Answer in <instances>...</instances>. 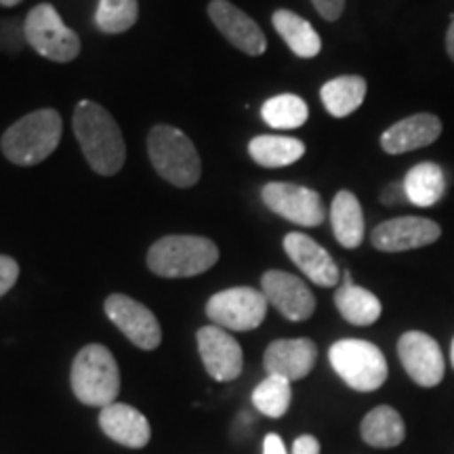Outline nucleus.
I'll return each mask as SVG.
<instances>
[{
	"label": "nucleus",
	"instance_id": "4",
	"mask_svg": "<svg viewBox=\"0 0 454 454\" xmlns=\"http://www.w3.org/2000/svg\"><path fill=\"white\" fill-rule=\"evenodd\" d=\"M147 154L156 173L175 187H192L200 181L202 162L198 150L181 129L156 124L147 135Z\"/></svg>",
	"mask_w": 454,
	"mask_h": 454
},
{
	"label": "nucleus",
	"instance_id": "29",
	"mask_svg": "<svg viewBox=\"0 0 454 454\" xmlns=\"http://www.w3.org/2000/svg\"><path fill=\"white\" fill-rule=\"evenodd\" d=\"M137 0H99L95 11V26L104 34H122L137 24Z\"/></svg>",
	"mask_w": 454,
	"mask_h": 454
},
{
	"label": "nucleus",
	"instance_id": "32",
	"mask_svg": "<svg viewBox=\"0 0 454 454\" xmlns=\"http://www.w3.org/2000/svg\"><path fill=\"white\" fill-rule=\"evenodd\" d=\"M379 200L385 207H397V204L406 202V192H404V184L402 181H394V184H389L385 190L381 192V196H379Z\"/></svg>",
	"mask_w": 454,
	"mask_h": 454
},
{
	"label": "nucleus",
	"instance_id": "15",
	"mask_svg": "<svg viewBox=\"0 0 454 454\" xmlns=\"http://www.w3.org/2000/svg\"><path fill=\"white\" fill-rule=\"evenodd\" d=\"M208 17L217 26V30L223 34L225 41L234 44L242 53L259 57L268 51V38H265L257 21L230 0H211Z\"/></svg>",
	"mask_w": 454,
	"mask_h": 454
},
{
	"label": "nucleus",
	"instance_id": "23",
	"mask_svg": "<svg viewBox=\"0 0 454 454\" xmlns=\"http://www.w3.org/2000/svg\"><path fill=\"white\" fill-rule=\"evenodd\" d=\"M334 305L339 314L354 326H371L381 317L383 305L377 294L356 284H340L334 293Z\"/></svg>",
	"mask_w": 454,
	"mask_h": 454
},
{
	"label": "nucleus",
	"instance_id": "18",
	"mask_svg": "<svg viewBox=\"0 0 454 454\" xmlns=\"http://www.w3.org/2000/svg\"><path fill=\"white\" fill-rule=\"evenodd\" d=\"M442 121L435 114H412L404 121L391 124L381 135V147L387 154L397 156L406 152L421 150L440 139Z\"/></svg>",
	"mask_w": 454,
	"mask_h": 454
},
{
	"label": "nucleus",
	"instance_id": "6",
	"mask_svg": "<svg viewBox=\"0 0 454 454\" xmlns=\"http://www.w3.org/2000/svg\"><path fill=\"white\" fill-rule=\"evenodd\" d=\"M334 372L356 391H377L387 381V360L371 340L340 339L328 351Z\"/></svg>",
	"mask_w": 454,
	"mask_h": 454
},
{
	"label": "nucleus",
	"instance_id": "5",
	"mask_svg": "<svg viewBox=\"0 0 454 454\" xmlns=\"http://www.w3.org/2000/svg\"><path fill=\"white\" fill-rule=\"evenodd\" d=\"M70 383L78 402L106 408L121 394V371L112 351L99 343H90L74 357Z\"/></svg>",
	"mask_w": 454,
	"mask_h": 454
},
{
	"label": "nucleus",
	"instance_id": "14",
	"mask_svg": "<svg viewBox=\"0 0 454 454\" xmlns=\"http://www.w3.org/2000/svg\"><path fill=\"white\" fill-rule=\"evenodd\" d=\"M198 351H200L204 368L215 381H234L242 374V348L225 328L215 325L202 326L198 331Z\"/></svg>",
	"mask_w": 454,
	"mask_h": 454
},
{
	"label": "nucleus",
	"instance_id": "35",
	"mask_svg": "<svg viewBox=\"0 0 454 454\" xmlns=\"http://www.w3.org/2000/svg\"><path fill=\"white\" fill-rule=\"evenodd\" d=\"M446 53L454 61V17L450 21V27H448V32H446Z\"/></svg>",
	"mask_w": 454,
	"mask_h": 454
},
{
	"label": "nucleus",
	"instance_id": "21",
	"mask_svg": "<svg viewBox=\"0 0 454 454\" xmlns=\"http://www.w3.org/2000/svg\"><path fill=\"white\" fill-rule=\"evenodd\" d=\"M271 24H274L276 32L282 36V41L288 44V49L301 57V59H314L322 51L320 34L314 30V26L308 20L293 13V11L278 9L271 15Z\"/></svg>",
	"mask_w": 454,
	"mask_h": 454
},
{
	"label": "nucleus",
	"instance_id": "22",
	"mask_svg": "<svg viewBox=\"0 0 454 454\" xmlns=\"http://www.w3.org/2000/svg\"><path fill=\"white\" fill-rule=\"evenodd\" d=\"M406 200L414 207L429 208L442 200L446 192V175L440 164L419 162L406 173L404 181Z\"/></svg>",
	"mask_w": 454,
	"mask_h": 454
},
{
	"label": "nucleus",
	"instance_id": "36",
	"mask_svg": "<svg viewBox=\"0 0 454 454\" xmlns=\"http://www.w3.org/2000/svg\"><path fill=\"white\" fill-rule=\"evenodd\" d=\"M21 0H0V4H3V7H15V4H20Z\"/></svg>",
	"mask_w": 454,
	"mask_h": 454
},
{
	"label": "nucleus",
	"instance_id": "26",
	"mask_svg": "<svg viewBox=\"0 0 454 454\" xmlns=\"http://www.w3.org/2000/svg\"><path fill=\"white\" fill-rule=\"evenodd\" d=\"M366 90V81L362 76H339L320 89V99L331 116L345 118L364 104Z\"/></svg>",
	"mask_w": 454,
	"mask_h": 454
},
{
	"label": "nucleus",
	"instance_id": "37",
	"mask_svg": "<svg viewBox=\"0 0 454 454\" xmlns=\"http://www.w3.org/2000/svg\"><path fill=\"white\" fill-rule=\"evenodd\" d=\"M450 360H452V368H454V339H452V345H450Z\"/></svg>",
	"mask_w": 454,
	"mask_h": 454
},
{
	"label": "nucleus",
	"instance_id": "28",
	"mask_svg": "<svg viewBox=\"0 0 454 454\" xmlns=\"http://www.w3.org/2000/svg\"><path fill=\"white\" fill-rule=\"evenodd\" d=\"M293 400L291 381L276 374H268L253 391V404L261 414L270 419H280L288 412Z\"/></svg>",
	"mask_w": 454,
	"mask_h": 454
},
{
	"label": "nucleus",
	"instance_id": "16",
	"mask_svg": "<svg viewBox=\"0 0 454 454\" xmlns=\"http://www.w3.org/2000/svg\"><path fill=\"white\" fill-rule=\"evenodd\" d=\"M317 348L311 339H278L265 349L263 366L268 374L284 377L286 381H301L314 371Z\"/></svg>",
	"mask_w": 454,
	"mask_h": 454
},
{
	"label": "nucleus",
	"instance_id": "27",
	"mask_svg": "<svg viewBox=\"0 0 454 454\" xmlns=\"http://www.w3.org/2000/svg\"><path fill=\"white\" fill-rule=\"evenodd\" d=\"M261 116L271 129H299L308 122L309 107L299 95L282 93L265 101Z\"/></svg>",
	"mask_w": 454,
	"mask_h": 454
},
{
	"label": "nucleus",
	"instance_id": "7",
	"mask_svg": "<svg viewBox=\"0 0 454 454\" xmlns=\"http://www.w3.org/2000/svg\"><path fill=\"white\" fill-rule=\"evenodd\" d=\"M24 36L30 47L55 64H70L81 55V38L66 26L53 4H36L24 21Z\"/></svg>",
	"mask_w": 454,
	"mask_h": 454
},
{
	"label": "nucleus",
	"instance_id": "12",
	"mask_svg": "<svg viewBox=\"0 0 454 454\" xmlns=\"http://www.w3.org/2000/svg\"><path fill=\"white\" fill-rule=\"evenodd\" d=\"M261 293L270 305L291 322H303L316 311V297L301 278L282 270H270L261 278Z\"/></svg>",
	"mask_w": 454,
	"mask_h": 454
},
{
	"label": "nucleus",
	"instance_id": "20",
	"mask_svg": "<svg viewBox=\"0 0 454 454\" xmlns=\"http://www.w3.org/2000/svg\"><path fill=\"white\" fill-rule=\"evenodd\" d=\"M331 223L333 234L337 242L345 248L360 247L364 242V230L366 221L364 213H362V204L357 196L349 190H340L331 204Z\"/></svg>",
	"mask_w": 454,
	"mask_h": 454
},
{
	"label": "nucleus",
	"instance_id": "34",
	"mask_svg": "<svg viewBox=\"0 0 454 454\" xmlns=\"http://www.w3.org/2000/svg\"><path fill=\"white\" fill-rule=\"evenodd\" d=\"M263 454H288L286 448H284V442L280 435L268 434V438L263 442Z\"/></svg>",
	"mask_w": 454,
	"mask_h": 454
},
{
	"label": "nucleus",
	"instance_id": "33",
	"mask_svg": "<svg viewBox=\"0 0 454 454\" xmlns=\"http://www.w3.org/2000/svg\"><path fill=\"white\" fill-rule=\"evenodd\" d=\"M293 454H320V442L314 435H301L294 440Z\"/></svg>",
	"mask_w": 454,
	"mask_h": 454
},
{
	"label": "nucleus",
	"instance_id": "2",
	"mask_svg": "<svg viewBox=\"0 0 454 454\" xmlns=\"http://www.w3.org/2000/svg\"><path fill=\"white\" fill-rule=\"evenodd\" d=\"M61 133L64 124L59 112L44 107L11 124L0 139V147L9 162L17 167H34L53 154L61 141Z\"/></svg>",
	"mask_w": 454,
	"mask_h": 454
},
{
	"label": "nucleus",
	"instance_id": "10",
	"mask_svg": "<svg viewBox=\"0 0 454 454\" xmlns=\"http://www.w3.org/2000/svg\"><path fill=\"white\" fill-rule=\"evenodd\" d=\"M397 356L408 377L421 387H435L446 372L444 356L438 340L427 333L408 331L397 340Z\"/></svg>",
	"mask_w": 454,
	"mask_h": 454
},
{
	"label": "nucleus",
	"instance_id": "30",
	"mask_svg": "<svg viewBox=\"0 0 454 454\" xmlns=\"http://www.w3.org/2000/svg\"><path fill=\"white\" fill-rule=\"evenodd\" d=\"M17 278H20L17 261L13 257H7V254H0V297H4L15 286Z\"/></svg>",
	"mask_w": 454,
	"mask_h": 454
},
{
	"label": "nucleus",
	"instance_id": "19",
	"mask_svg": "<svg viewBox=\"0 0 454 454\" xmlns=\"http://www.w3.org/2000/svg\"><path fill=\"white\" fill-rule=\"evenodd\" d=\"M99 427L116 444L135 448V450L145 448L152 438L150 421L145 419V414H141L137 408L129 404H116V402L101 408Z\"/></svg>",
	"mask_w": 454,
	"mask_h": 454
},
{
	"label": "nucleus",
	"instance_id": "9",
	"mask_svg": "<svg viewBox=\"0 0 454 454\" xmlns=\"http://www.w3.org/2000/svg\"><path fill=\"white\" fill-rule=\"evenodd\" d=\"M261 198L271 213L294 225L316 227L325 223L326 219V207L322 202V196L311 187L274 181V184L263 185Z\"/></svg>",
	"mask_w": 454,
	"mask_h": 454
},
{
	"label": "nucleus",
	"instance_id": "13",
	"mask_svg": "<svg viewBox=\"0 0 454 454\" xmlns=\"http://www.w3.org/2000/svg\"><path fill=\"white\" fill-rule=\"evenodd\" d=\"M442 227L425 217H395L372 230L371 242L381 253H404L440 240Z\"/></svg>",
	"mask_w": 454,
	"mask_h": 454
},
{
	"label": "nucleus",
	"instance_id": "8",
	"mask_svg": "<svg viewBox=\"0 0 454 454\" xmlns=\"http://www.w3.org/2000/svg\"><path fill=\"white\" fill-rule=\"evenodd\" d=\"M207 316L211 317L215 326L225 328V331H254L263 325L268 316V299L251 286L225 288L208 299Z\"/></svg>",
	"mask_w": 454,
	"mask_h": 454
},
{
	"label": "nucleus",
	"instance_id": "11",
	"mask_svg": "<svg viewBox=\"0 0 454 454\" xmlns=\"http://www.w3.org/2000/svg\"><path fill=\"white\" fill-rule=\"evenodd\" d=\"M104 308L112 325H116L118 331L139 349L152 351L160 345V325L144 303L127 297V294H110Z\"/></svg>",
	"mask_w": 454,
	"mask_h": 454
},
{
	"label": "nucleus",
	"instance_id": "17",
	"mask_svg": "<svg viewBox=\"0 0 454 454\" xmlns=\"http://www.w3.org/2000/svg\"><path fill=\"white\" fill-rule=\"evenodd\" d=\"M282 247L293 263L317 286L331 288L339 282L337 263L314 238L301 234V231H291V234L284 236Z\"/></svg>",
	"mask_w": 454,
	"mask_h": 454
},
{
	"label": "nucleus",
	"instance_id": "1",
	"mask_svg": "<svg viewBox=\"0 0 454 454\" xmlns=\"http://www.w3.org/2000/svg\"><path fill=\"white\" fill-rule=\"evenodd\" d=\"M72 124L89 167L104 177L116 175L127 160V145L112 114L104 106L84 99L74 110Z\"/></svg>",
	"mask_w": 454,
	"mask_h": 454
},
{
	"label": "nucleus",
	"instance_id": "3",
	"mask_svg": "<svg viewBox=\"0 0 454 454\" xmlns=\"http://www.w3.org/2000/svg\"><path fill=\"white\" fill-rule=\"evenodd\" d=\"M217 261V244L204 236H164L147 251V268L162 278L200 276Z\"/></svg>",
	"mask_w": 454,
	"mask_h": 454
},
{
	"label": "nucleus",
	"instance_id": "24",
	"mask_svg": "<svg viewBox=\"0 0 454 454\" xmlns=\"http://www.w3.org/2000/svg\"><path fill=\"white\" fill-rule=\"evenodd\" d=\"M362 440L374 448H395L406 438V425L391 406H377L362 421Z\"/></svg>",
	"mask_w": 454,
	"mask_h": 454
},
{
	"label": "nucleus",
	"instance_id": "31",
	"mask_svg": "<svg viewBox=\"0 0 454 454\" xmlns=\"http://www.w3.org/2000/svg\"><path fill=\"white\" fill-rule=\"evenodd\" d=\"M317 15L326 21H337L345 11V0H311Z\"/></svg>",
	"mask_w": 454,
	"mask_h": 454
},
{
	"label": "nucleus",
	"instance_id": "25",
	"mask_svg": "<svg viewBox=\"0 0 454 454\" xmlns=\"http://www.w3.org/2000/svg\"><path fill=\"white\" fill-rule=\"evenodd\" d=\"M248 154L259 167L280 168L301 160L305 154V144L284 135H259L248 144Z\"/></svg>",
	"mask_w": 454,
	"mask_h": 454
}]
</instances>
